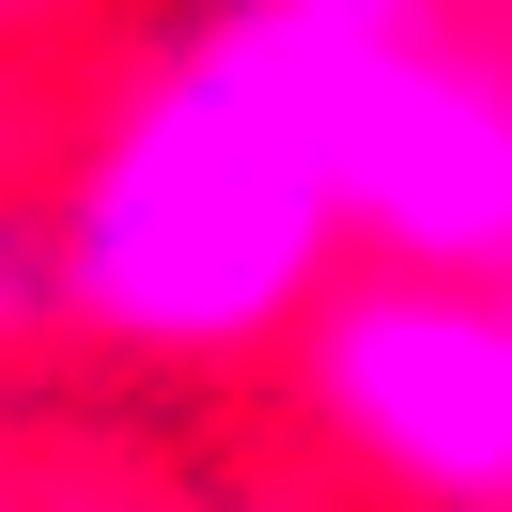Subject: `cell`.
<instances>
[{
    "instance_id": "cell-1",
    "label": "cell",
    "mask_w": 512,
    "mask_h": 512,
    "mask_svg": "<svg viewBox=\"0 0 512 512\" xmlns=\"http://www.w3.org/2000/svg\"><path fill=\"white\" fill-rule=\"evenodd\" d=\"M342 171H326L311 109L249 78L218 32L156 63L94 140H78L63 202H47V264L63 311L125 357H249L295 342L311 295L342 280Z\"/></svg>"
},
{
    "instance_id": "cell-2",
    "label": "cell",
    "mask_w": 512,
    "mask_h": 512,
    "mask_svg": "<svg viewBox=\"0 0 512 512\" xmlns=\"http://www.w3.org/2000/svg\"><path fill=\"white\" fill-rule=\"evenodd\" d=\"M202 32L311 109L357 264L512 280V63L450 0H218Z\"/></svg>"
},
{
    "instance_id": "cell-3",
    "label": "cell",
    "mask_w": 512,
    "mask_h": 512,
    "mask_svg": "<svg viewBox=\"0 0 512 512\" xmlns=\"http://www.w3.org/2000/svg\"><path fill=\"white\" fill-rule=\"evenodd\" d=\"M326 450L419 512H512V280H435V264H357L295 326Z\"/></svg>"
},
{
    "instance_id": "cell-4",
    "label": "cell",
    "mask_w": 512,
    "mask_h": 512,
    "mask_svg": "<svg viewBox=\"0 0 512 512\" xmlns=\"http://www.w3.org/2000/svg\"><path fill=\"white\" fill-rule=\"evenodd\" d=\"M0 16H32V0H0Z\"/></svg>"
}]
</instances>
